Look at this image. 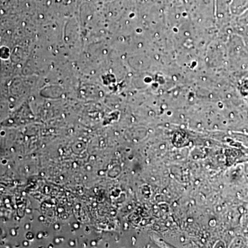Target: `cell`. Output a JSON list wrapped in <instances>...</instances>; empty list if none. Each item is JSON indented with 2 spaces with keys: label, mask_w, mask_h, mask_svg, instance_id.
<instances>
[{
  "label": "cell",
  "mask_w": 248,
  "mask_h": 248,
  "mask_svg": "<svg viewBox=\"0 0 248 248\" xmlns=\"http://www.w3.org/2000/svg\"><path fill=\"white\" fill-rule=\"evenodd\" d=\"M239 32L240 34L242 36L243 40H244L248 49V24L241 25V27L239 28Z\"/></svg>",
  "instance_id": "cell-1"
},
{
  "label": "cell",
  "mask_w": 248,
  "mask_h": 248,
  "mask_svg": "<svg viewBox=\"0 0 248 248\" xmlns=\"http://www.w3.org/2000/svg\"><path fill=\"white\" fill-rule=\"evenodd\" d=\"M239 22L241 23V25L248 24V9L241 14L239 17Z\"/></svg>",
  "instance_id": "cell-2"
}]
</instances>
